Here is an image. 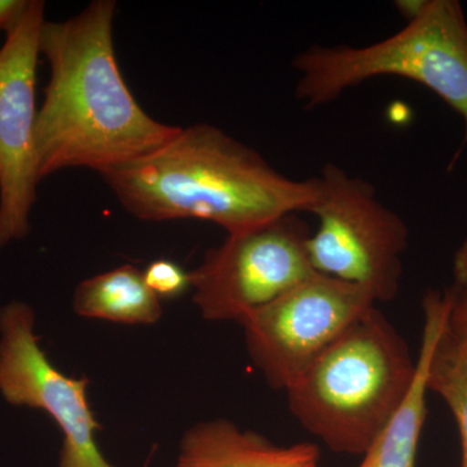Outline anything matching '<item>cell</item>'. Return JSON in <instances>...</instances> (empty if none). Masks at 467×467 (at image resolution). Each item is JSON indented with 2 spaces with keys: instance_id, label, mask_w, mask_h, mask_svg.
Instances as JSON below:
<instances>
[{
  "instance_id": "obj_1",
  "label": "cell",
  "mask_w": 467,
  "mask_h": 467,
  "mask_svg": "<svg viewBox=\"0 0 467 467\" xmlns=\"http://www.w3.org/2000/svg\"><path fill=\"white\" fill-rule=\"evenodd\" d=\"M115 12L113 0H95L75 17L42 26L39 52L50 79L34 131L39 181L67 168L103 173L180 131L150 117L126 85L113 42Z\"/></svg>"
},
{
  "instance_id": "obj_2",
  "label": "cell",
  "mask_w": 467,
  "mask_h": 467,
  "mask_svg": "<svg viewBox=\"0 0 467 467\" xmlns=\"http://www.w3.org/2000/svg\"><path fill=\"white\" fill-rule=\"evenodd\" d=\"M100 175L138 220L198 218L227 234L310 213L321 196L317 175L287 177L256 150L211 124L181 128L164 146Z\"/></svg>"
},
{
  "instance_id": "obj_3",
  "label": "cell",
  "mask_w": 467,
  "mask_h": 467,
  "mask_svg": "<svg viewBox=\"0 0 467 467\" xmlns=\"http://www.w3.org/2000/svg\"><path fill=\"white\" fill-rule=\"evenodd\" d=\"M416 374L407 340L374 306L285 392L292 417L328 451L362 457L401 407Z\"/></svg>"
},
{
  "instance_id": "obj_4",
  "label": "cell",
  "mask_w": 467,
  "mask_h": 467,
  "mask_svg": "<svg viewBox=\"0 0 467 467\" xmlns=\"http://www.w3.org/2000/svg\"><path fill=\"white\" fill-rule=\"evenodd\" d=\"M306 109L339 99L368 79L399 77L425 86L463 122L467 144V18L457 0H423L398 33L367 46H310L291 63Z\"/></svg>"
},
{
  "instance_id": "obj_5",
  "label": "cell",
  "mask_w": 467,
  "mask_h": 467,
  "mask_svg": "<svg viewBox=\"0 0 467 467\" xmlns=\"http://www.w3.org/2000/svg\"><path fill=\"white\" fill-rule=\"evenodd\" d=\"M321 196L310 213L317 227L306 248L316 273L368 291L387 303L400 290L409 229L380 201L376 187L327 162L317 175Z\"/></svg>"
},
{
  "instance_id": "obj_6",
  "label": "cell",
  "mask_w": 467,
  "mask_h": 467,
  "mask_svg": "<svg viewBox=\"0 0 467 467\" xmlns=\"http://www.w3.org/2000/svg\"><path fill=\"white\" fill-rule=\"evenodd\" d=\"M299 213L276 218L225 241L190 272L192 300L207 321L241 324L254 310L315 275Z\"/></svg>"
},
{
  "instance_id": "obj_7",
  "label": "cell",
  "mask_w": 467,
  "mask_h": 467,
  "mask_svg": "<svg viewBox=\"0 0 467 467\" xmlns=\"http://www.w3.org/2000/svg\"><path fill=\"white\" fill-rule=\"evenodd\" d=\"M377 306L364 288L316 273L243 319L248 355L272 389L285 391Z\"/></svg>"
},
{
  "instance_id": "obj_8",
  "label": "cell",
  "mask_w": 467,
  "mask_h": 467,
  "mask_svg": "<svg viewBox=\"0 0 467 467\" xmlns=\"http://www.w3.org/2000/svg\"><path fill=\"white\" fill-rule=\"evenodd\" d=\"M45 3L29 0L0 48V248L30 233L36 169V81Z\"/></svg>"
},
{
  "instance_id": "obj_9",
  "label": "cell",
  "mask_w": 467,
  "mask_h": 467,
  "mask_svg": "<svg viewBox=\"0 0 467 467\" xmlns=\"http://www.w3.org/2000/svg\"><path fill=\"white\" fill-rule=\"evenodd\" d=\"M33 309L14 301L0 309V393L9 404L45 410L63 432L58 467H115L97 441L99 422L88 380L61 373L39 347Z\"/></svg>"
},
{
  "instance_id": "obj_10",
  "label": "cell",
  "mask_w": 467,
  "mask_h": 467,
  "mask_svg": "<svg viewBox=\"0 0 467 467\" xmlns=\"http://www.w3.org/2000/svg\"><path fill=\"white\" fill-rule=\"evenodd\" d=\"M319 461L313 442L279 445L232 420H212L184 432L171 467H319Z\"/></svg>"
},
{
  "instance_id": "obj_11",
  "label": "cell",
  "mask_w": 467,
  "mask_h": 467,
  "mask_svg": "<svg viewBox=\"0 0 467 467\" xmlns=\"http://www.w3.org/2000/svg\"><path fill=\"white\" fill-rule=\"evenodd\" d=\"M451 285L429 290L422 300L423 330L417 356V374L410 391L383 431L362 454L356 467H417L418 445L427 417V367L439 328L453 301Z\"/></svg>"
},
{
  "instance_id": "obj_12",
  "label": "cell",
  "mask_w": 467,
  "mask_h": 467,
  "mask_svg": "<svg viewBox=\"0 0 467 467\" xmlns=\"http://www.w3.org/2000/svg\"><path fill=\"white\" fill-rule=\"evenodd\" d=\"M453 287L450 312L430 352L427 389L450 408L460 432L461 467H467V290Z\"/></svg>"
},
{
  "instance_id": "obj_13",
  "label": "cell",
  "mask_w": 467,
  "mask_h": 467,
  "mask_svg": "<svg viewBox=\"0 0 467 467\" xmlns=\"http://www.w3.org/2000/svg\"><path fill=\"white\" fill-rule=\"evenodd\" d=\"M73 309L81 317L126 325L155 324L162 315L161 300L133 265L85 279L76 288Z\"/></svg>"
},
{
  "instance_id": "obj_14",
  "label": "cell",
  "mask_w": 467,
  "mask_h": 467,
  "mask_svg": "<svg viewBox=\"0 0 467 467\" xmlns=\"http://www.w3.org/2000/svg\"><path fill=\"white\" fill-rule=\"evenodd\" d=\"M143 278L150 291L161 299H175L192 288L190 273L174 261L160 259L152 261L143 272Z\"/></svg>"
},
{
  "instance_id": "obj_15",
  "label": "cell",
  "mask_w": 467,
  "mask_h": 467,
  "mask_svg": "<svg viewBox=\"0 0 467 467\" xmlns=\"http://www.w3.org/2000/svg\"><path fill=\"white\" fill-rule=\"evenodd\" d=\"M29 0H0V29L7 30L23 15Z\"/></svg>"
},
{
  "instance_id": "obj_16",
  "label": "cell",
  "mask_w": 467,
  "mask_h": 467,
  "mask_svg": "<svg viewBox=\"0 0 467 467\" xmlns=\"http://www.w3.org/2000/svg\"><path fill=\"white\" fill-rule=\"evenodd\" d=\"M453 285L467 290V235L453 257Z\"/></svg>"
}]
</instances>
